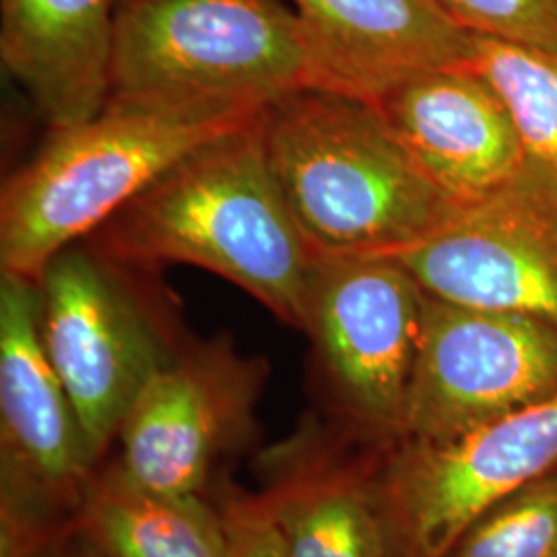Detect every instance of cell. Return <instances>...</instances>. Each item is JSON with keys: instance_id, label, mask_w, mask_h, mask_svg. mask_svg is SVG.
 I'll return each mask as SVG.
<instances>
[{"instance_id": "obj_10", "label": "cell", "mask_w": 557, "mask_h": 557, "mask_svg": "<svg viewBox=\"0 0 557 557\" xmlns=\"http://www.w3.org/2000/svg\"><path fill=\"white\" fill-rule=\"evenodd\" d=\"M267 376V361L227 335L184 341L120 428L122 467L153 490L205 496L221 460L257 436Z\"/></svg>"}, {"instance_id": "obj_20", "label": "cell", "mask_w": 557, "mask_h": 557, "mask_svg": "<svg viewBox=\"0 0 557 557\" xmlns=\"http://www.w3.org/2000/svg\"><path fill=\"white\" fill-rule=\"evenodd\" d=\"M227 557H289L259 494L230 492L221 498Z\"/></svg>"}, {"instance_id": "obj_15", "label": "cell", "mask_w": 557, "mask_h": 557, "mask_svg": "<svg viewBox=\"0 0 557 557\" xmlns=\"http://www.w3.org/2000/svg\"><path fill=\"white\" fill-rule=\"evenodd\" d=\"M122 0H0V57L50 128L94 116L110 98Z\"/></svg>"}, {"instance_id": "obj_17", "label": "cell", "mask_w": 557, "mask_h": 557, "mask_svg": "<svg viewBox=\"0 0 557 557\" xmlns=\"http://www.w3.org/2000/svg\"><path fill=\"white\" fill-rule=\"evenodd\" d=\"M467 64L510 108L527 156L557 170L556 52L471 36Z\"/></svg>"}, {"instance_id": "obj_4", "label": "cell", "mask_w": 557, "mask_h": 557, "mask_svg": "<svg viewBox=\"0 0 557 557\" xmlns=\"http://www.w3.org/2000/svg\"><path fill=\"white\" fill-rule=\"evenodd\" d=\"M299 89H333L285 0H122L110 96L267 108Z\"/></svg>"}, {"instance_id": "obj_12", "label": "cell", "mask_w": 557, "mask_h": 557, "mask_svg": "<svg viewBox=\"0 0 557 557\" xmlns=\"http://www.w3.org/2000/svg\"><path fill=\"white\" fill-rule=\"evenodd\" d=\"M374 106L457 207L492 195L527 161L510 108L467 62L405 81Z\"/></svg>"}, {"instance_id": "obj_14", "label": "cell", "mask_w": 557, "mask_h": 557, "mask_svg": "<svg viewBox=\"0 0 557 557\" xmlns=\"http://www.w3.org/2000/svg\"><path fill=\"white\" fill-rule=\"evenodd\" d=\"M264 508L289 557H388L374 471L308 421L264 457Z\"/></svg>"}, {"instance_id": "obj_11", "label": "cell", "mask_w": 557, "mask_h": 557, "mask_svg": "<svg viewBox=\"0 0 557 557\" xmlns=\"http://www.w3.org/2000/svg\"><path fill=\"white\" fill-rule=\"evenodd\" d=\"M2 506L75 527L98 462L40 333L36 278L0 275Z\"/></svg>"}, {"instance_id": "obj_19", "label": "cell", "mask_w": 557, "mask_h": 557, "mask_svg": "<svg viewBox=\"0 0 557 557\" xmlns=\"http://www.w3.org/2000/svg\"><path fill=\"white\" fill-rule=\"evenodd\" d=\"M471 34L557 54V0H438Z\"/></svg>"}, {"instance_id": "obj_9", "label": "cell", "mask_w": 557, "mask_h": 557, "mask_svg": "<svg viewBox=\"0 0 557 557\" xmlns=\"http://www.w3.org/2000/svg\"><path fill=\"white\" fill-rule=\"evenodd\" d=\"M556 395L557 326L425 294L418 363L398 440L458 438Z\"/></svg>"}, {"instance_id": "obj_8", "label": "cell", "mask_w": 557, "mask_h": 557, "mask_svg": "<svg viewBox=\"0 0 557 557\" xmlns=\"http://www.w3.org/2000/svg\"><path fill=\"white\" fill-rule=\"evenodd\" d=\"M393 257L432 298L557 326V170L527 156L498 190Z\"/></svg>"}, {"instance_id": "obj_7", "label": "cell", "mask_w": 557, "mask_h": 557, "mask_svg": "<svg viewBox=\"0 0 557 557\" xmlns=\"http://www.w3.org/2000/svg\"><path fill=\"white\" fill-rule=\"evenodd\" d=\"M423 310L425 292L393 255L314 259L304 333L359 434L400 438Z\"/></svg>"}, {"instance_id": "obj_3", "label": "cell", "mask_w": 557, "mask_h": 557, "mask_svg": "<svg viewBox=\"0 0 557 557\" xmlns=\"http://www.w3.org/2000/svg\"><path fill=\"white\" fill-rule=\"evenodd\" d=\"M262 110L110 96L94 116L50 128L34 160L2 190V273L38 278L48 260L94 236L174 163Z\"/></svg>"}, {"instance_id": "obj_18", "label": "cell", "mask_w": 557, "mask_h": 557, "mask_svg": "<svg viewBox=\"0 0 557 557\" xmlns=\"http://www.w3.org/2000/svg\"><path fill=\"white\" fill-rule=\"evenodd\" d=\"M444 557H557V473L502 499Z\"/></svg>"}, {"instance_id": "obj_2", "label": "cell", "mask_w": 557, "mask_h": 557, "mask_svg": "<svg viewBox=\"0 0 557 557\" xmlns=\"http://www.w3.org/2000/svg\"><path fill=\"white\" fill-rule=\"evenodd\" d=\"M262 124L278 190L314 259L397 255L458 209L370 101L299 89L269 103Z\"/></svg>"}, {"instance_id": "obj_1", "label": "cell", "mask_w": 557, "mask_h": 557, "mask_svg": "<svg viewBox=\"0 0 557 557\" xmlns=\"http://www.w3.org/2000/svg\"><path fill=\"white\" fill-rule=\"evenodd\" d=\"M262 114L174 163L94 234V248L137 271L200 267L304 331L314 257L273 176Z\"/></svg>"}, {"instance_id": "obj_6", "label": "cell", "mask_w": 557, "mask_h": 557, "mask_svg": "<svg viewBox=\"0 0 557 557\" xmlns=\"http://www.w3.org/2000/svg\"><path fill=\"white\" fill-rule=\"evenodd\" d=\"M374 469L388 557H444L502 499L557 473V395L442 442L397 440Z\"/></svg>"}, {"instance_id": "obj_16", "label": "cell", "mask_w": 557, "mask_h": 557, "mask_svg": "<svg viewBox=\"0 0 557 557\" xmlns=\"http://www.w3.org/2000/svg\"><path fill=\"white\" fill-rule=\"evenodd\" d=\"M75 531L110 557H227L220 506L200 494L153 490L120 460L91 473Z\"/></svg>"}, {"instance_id": "obj_13", "label": "cell", "mask_w": 557, "mask_h": 557, "mask_svg": "<svg viewBox=\"0 0 557 557\" xmlns=\"http://www.w3.org/2000/svg\"><path fill=\"white\" fill-rule=\"evenodd\" d=\"M335 91L376 101L469 59L471 34L438 0H287Z\"/></svg>"}, {"instance_id": "obj_21", "label": "cell", "mask_w": 557, "mask_h": 557, "mask_svg": "<svg viewBox=\"0 0 557 557\" xmlns=\"http://www.w3.org/2000/svg\"><path fill=\"white\" fill-rule=\"evenodd\" d=\"M41 557H110L91 545L87 539L81 537L77 531L69 533L66 537L52 545Z\"/></svg>"}, {"instance_id": "obj_5", "label": "cell", "mask_w": 557, "mask_h": 557, "mask_svg": "<svg viewBox=\"0 0 557 557\" xmlns=\"http://www.w3.org/2000/svg\"><path fill=\"white\" fill-rule=\"evenodd\" d=\"M128 271L77 242L36 278L41 341L98 465L145 384L184 343L160 301L147 298Z\"/></svg>"}]
</instances>
